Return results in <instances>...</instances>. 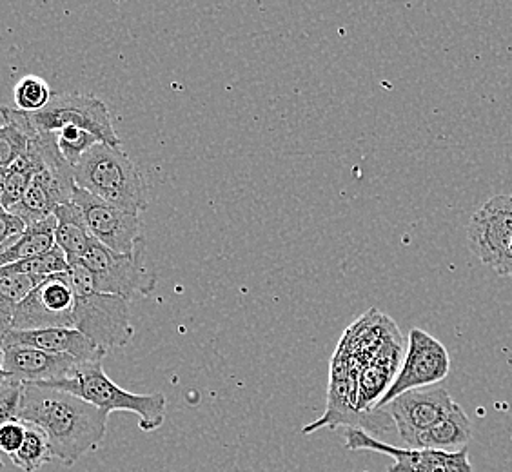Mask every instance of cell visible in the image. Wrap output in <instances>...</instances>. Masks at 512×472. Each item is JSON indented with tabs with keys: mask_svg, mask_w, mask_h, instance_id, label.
I'll return each mask as SVG.
<instances>
[{
	"mask_svg": "<svg viewBox=\"0 0 512 472\" xmlns=\"http://www.w3.org/2000/svg\"><path fill=\"white\" fill-rule=\"evenodd\" d=\"M10 458L11 462L15 463L20 471H39L46 463L53 460L48 436L37 425L26 423L24 443H22V447H20L17 453L11 454Z\"/></svg>",
	"mask_w": 512,
	"mask_h": 472,
	"instance_id": "obj_19",
	"label": "cell"
},
{
	"mask_svg": "<svg viewBox=\"0 0 512 472\" xmlns=\"http://www.w3.org/2000/svg\"><path fill=\"white\" fill-rule=\"evenodd\" d=\"M473 438V423L462 407L454 404L449 414L429 431L418 434L409 449H434L445 453H456L467 447Z\"/></svg>",
	"mask_w": 512,
	"mask_h": 472,
	"instance_id": "obj_15",
	"label": "cell"
},
{
	"mask_svg": "<svg viewBox=\"0 0 512 472\" xmlns=\"http://www.w3.org/2000/svg\"><path fill=\"white\" fill-rule=\"evenodd\" d=\"M50 84L39 75H26L15 84L13 100L22 113H37L51 100Z\"/></svg>",
	"mask_w": 512,
	"mask_h": 472,
	"instance_id": "obj_21",
	"label": "cell"
},
{
	"mask_svg": "<svg viewBox=\"0 0 512 472\" xmlns=\"http://www.w3.org/2000/svg\"><path fill=\"white\" fill-rule=\"evenodd\" d=\"M22 387H24V385L19 384V382H13V380H8V382L0 384V427H2L4 423L19 418ZM2 469H4V463H2V458H0V471H2Z\"/></svg>",
	"mask_w": 512,
	"mask_h": 472,
	"instance_id": "obj_23",
	"label": "cell"
},
{
	"mask_svg": "<svg viewBox=\"0 0 512 472\" xmlns=\"http://www.w3.org/2000/svg\"><path fill=\"white\" fill-rule=\"evenodd\" d=\"M53 217L57 218L55 246L59 247L60 251L66 255L69 266H73L88 251L95 238L89 235L79 207L75 206L73 202L57 207Z\"/></svg>",
	"mask_w": 512,
	"mask_h": 472,
	"instance_id": "obj_16",
	"label": "cell"
},
{
	"mask_svg": "<svg viewBox=\"0 0 512 472\" xmlns=\"http://www.w3.org/2000/svg\"><path fill=\"white\" fill-rule=\"evenodd\" d=\"M71 202L79 207L89 235L102 246L109 247L120 255H133L144 249L142 220L137 215L111 206L80 187H75Z\"/></svg>",
	"mask_w": 512,
	"mask_h": 472,
	"instance_id": "obj_9",
	"label": "cell"
},
{
	"mask_svg": "<svg viewBox=\"0 0 512 472\" xmlns=\"http://www.w3.org/2000/svg\"><path fill=\"white\" fill-rule=\"evenodd\" d=\"M62 157L66 158L69 166L73 168L79 162L82 155L99 144L97 137H93L88 131L80 128H64L55 133Z\"/></svg>",
	"mask_w": 512,
	"mask_h": 472,
	"instance_id": "obj_22",
	"label": "cell"
},
{
	"mask_svg": "<svg viewBox=\"0 0 512 472\" xmlns=\"http://www.w3.org/2000/svg\"><path fill=\"white\" fill-rule=\"evenodd\" d=\"M454 404L445 387L431 385L396 396L385 405V413L391 416L405 447H409L418 434L429 431L445 418Z\"/></svg>",
	"mask_w": 512,
	"mask_h": 472,
	"instance_id": "obj_12",
	"label": "cell"
},
{
	"mask_svg": "<svg viewBox=\"0 0 512 472\" xmlns=\"http://www.w3.org/2000/svg\"><path fill=\"white\" fill-rule=\"evenodd\" d=\"M35 131L30 128L26 115L19 109H11L10 120L0 128V168L8 169L15 164L30 146Z\"/></svg>",
	"mask_w": 512,
	"mask_h": 472,
	"instance_id": "obj_18",
	"label": "cell"
},
{
	"mask_svg": "<svg viewBox=\"0 0 512 472\" xmlns=\"http://www.w3.org/2000/svg\"><path fill=\"white\" fill-rule=\"evenodd\" d=\"M4 345H26L33 349H40L44 353L64 354L79 360L82 364L86 362H102L106 351L93 344L86 336L77 329H31V331H19V329H8L0 338V347Z\"/></svg>",
	"mask_w": 512,
	"mask_h": 472,
	"instance_id": "obj_14",
	"label": "cell"
},
{
	"mask_svg": "<svg viewBox=\"0 0 512 472\" xmlns=\"http://www.w3.org/2000/svg\"><path fill=\"white\" fill-rule=\"evenodd\" d=\"M511 278H512V276H511Z\"/></svg>",
	"mask_w": 512,
	"mask_h": 472,
	"instance_id": "obj_29",
	"label": "cell"
},
{
	"mask_svg": "<svg viewBox=\"0 0 512 472\" xmlns=\"http://www.w3.org/2000/svg\"><path fill=\"white\" fill-rule=\"evenodd\" d=\"M73 309L75 293L69 284L68 271L51 275L15 307L11 329H73Z\"/></svg>",
	"mask_w": 512,
	"mask_h": 472,
	"instance_id": "obj_10",
	"label": "cell"
},
{
	"mask_svg": "<svg viewBox=\"0 0 512 472\" xmlns=\"http://www.w3.org/2000/svg\"><path fill=\"white\" fill-rule=\"evenodd\" d=\"M469 249L500 276H512V195L489 198L467 227Z\"/></svg>",
	"mask_w": 512,
	"mask_h": 472,
	"instance_id": "obj_7",
	"label": "cell"
},
{
	"mask_svg": "<svg viewBox=\"0 0 512 472\" xmlns=\"http://www.w3.org/2000/svg\"><path fill=\"white\" fill-rule=\"evenodd\" d=\"M345 447L349 451H373V453L391 456L393 465L387 469V472H476L469 460L467 447L456 453L396 447L355 427H347Z\"/></svg>",
	"mask_w": 512,
	"mask_h": 472,
	"instance_id": "obj_11",
	"label": "cell"
},
{
	"mask_svg": "<svg viewBox=\"0 0 512 472\" xmlns=\"http://www.w3.org/2000/svg\"><path fill=\"white\" fill-rule=\"evenodd\" d=\"M39 385L73 394L109 414L115 411L135 413L140 418L138 427L144 433H155L166 422V409H168L166 394L129 393L109 378L102 367V362L80 364L77 371L69 378Z\"/></svg>",
	"mask_w": 512,
	"mask_h": 472,
	"instance_id": "obj_4",
	"label": "cell"
},
{
	"mask_svg": "<svg viewBox=\"0 0 512 472\" xmlns=\"http://www.w3.org/2000/svg\"><path fill=\"white\" fill-rule=\"evenodd\" d=\"M68 278L75 293L73 329L106 353L109 349H122L131 344L135 327L131 324L128 300L99 293L93 284V276L80 264L69 266Z\"/></svg>",
	"mask_w": 512,
	"mask_h": 472,
	"instance_id": "obj_3",
	"label": "cell"
},
{
	"mask_svg": "<svg viewBox=\"0 0 512 472\" xmlns=\"http://www.w3.org/2000/svg\"><path fill=\"white\" fill-rule=\"evenodd\" d=\"M75 186L111 206L140 217L148 207V184L122 148L95 144L73 166Z\"/></svg>",
	"mask_w": 512,
	"mask_h": 472,
	"instance_id": "obj_2",
	"label": "cell"
},
{
	"mask_svg": "<svg viewBox=\"0 0 512 472\" xmlns=\"http://www.w3.org/2000/svg\"><path fill=\"white\" fill-rule=\"evenodd\" d=\"M10 108H6V106H0V128H4L6 124H8V120H10Z\"/></svg>",
	"mask_w": 512,
	"mask_h": 472,
	"instance_id": "obj_26",
	"label": "cell"
},
{
	"mask_svg": "<svg viewBox=\"0 0 512 472\" xmlns=\"http://www.w3.org/2000/svg\"><path fill=\"white\" fill-rule=\"evenodd\" d=\"M82 364L79 360L64 356V354H50L26 347V345H4L2 347V367L4 373L13 382L22 385L48 384L69 378Z\"/></svg>",
	"mask_w": 512,
	"mask_h": 472,
	"instance_id": "obj_13",
	"label": "cell"
},
{
	"mask_svg": "<svg viewBox=\"0 0 512 472\" xmlns=\"http://www.w3.org/2000/svg\"><path fill=\"white\" fill-rule=\"evenodd\" d=\"M8 380L10 378H8V374L4 373V367H2V347H0V384H4Z\"/></svg>",
	"mask_w": 512,
	"mask_h": 472,
	"instance_id": "obj_27",
	"label": "cell"
},
{
	"mask_svg": "<svg viewBox=\"0 0 512 472\" xmlns=\"http://www.w3.org/2000/svg\"><path fill=\"white\" fill-rule=\"evenodd\" d=\"M4 180H6V169L0 168V202H2V193H4Z\"/></svg>",
	"mask_w": 512,
	"mask_h": 472,
	"instance_id": "obj_28",
	"label": "cell"
},
{
	"mask_svg": "<svg viewBox=\"0 0 512 472\" xmlns=\"http://www.w3.org/2000/svg\"><path fill=\"white\" fill-rule=\"evenodd\" d=\"M55 227H57L55 217L26 226V231L20 235L19 240L8 247L4 253H0V267L17 264L33 256L48 253L55 247Z\"/></svg>",
	"mask_w": 512,
	"mask_h": 472,
	"instance_id": "obj_17",
	"label": "cell"
},
{
	"mask_svg": "<svg viewBox=\"0 0 512 472\" xmlns=\"http://www.w3.org/2000/svg\"><path fill=\"white\" fill-rule=\"evenodd\" d=\"M26 231V224L8 209L0 207V253L13 246Z\"/></svg>",
	"mask_w": 512,
	"mask_h": 472,
	"instance_id": "obj_24",
	"label": "cell"
},
{
	"mask_svg": "<svg viewBox=\"0 0 512 472\" xmlns=\"http://www.w3.org/2000/svg\"><path fill=\"white\" fill-rule=\"evenodd\" d=\"M108 418L109 413L73 394L39 384L22 387L19 420L40 427L50 440L53 458L68 467L99 449Z\"/></svg>",
	"mask_w": 512,
	"mask_h": 472,
	"instance_id": "obj_1",
	"label": "cell"
},
{
	"mask_svg": "<svg viewBox=\"0 0 512 472\" xmlns=\"http://www.w3.org/2000/svg\"><path fill=\"white\" fill-rule=\"evenodd\" d=\"M24 436H26V423L19 418L4 423L0 427V453L8 456L17 453L24 443Z\"/></svg>",
	"mask_w": 512,
	"mask_h": 472,
	"instance_id": "obj_25",
	"label": "cell"
},
{
	"mask_svg": "<svg viewBox=\"0 0 512 472\" xmlns=\"http://www.w3.org/2000/svg\"><path fill=\"white\" fill-rule=\"evenodd\" d=\"M77 264L88 269L99 293L120 296L131 302L153 295L157 289L158 276L149 269L146 249L133 255H120L93 240Z\"/></svg>",
	"mask_w": 512,
	"mask_h": 472,
	"instance_id": "obj_5",
	"label": "cell"
},
{
	"mask_svg": "<svg viewBox=\"0 0 512 472\" xmlns=\"http://www.w3.org/2000/svg\"><path fill=\"white\" fill-rule=\"evenodd\" d=\"M35 133H57L80 128L97 137L100 144L122 148L106 102L84 93H53L48 106L37 113H24Z\"/></svg>",
	"mask_w": 512,
	"mask_h": 472,
	"instance_id": "obj_6",
	"label": "cell"
},
{
	"mask_svg": "<svg viewBox=\"0 0 512 472\" xmlns=\"http://www.w3.org/2000/svg\"><path fill=\"white\" fill-rule=\"evenodd\" d=\"M451 371V358L445 345L424 329H413L409 333V344L404 362L398 367L389 389L385 391L375 411H382L396 396L440 384Z\"/></svg>",
	"mask_w": 512,
	"mask_h": 472,
	"instance_id": "obj_8",
	"label": "cell"
},
{
	"mask_svg": "<svg viewBox=\"0 0 512 472\" xmlns=\"http://www.w3.org/2000/svg\"><path fill=\"white\" fill-rule=\"evenodd\" d=\"M69 269L68 258L55 246L48 253L33 256L17 264L0 267V276H35V278H48L51 275L66 273Z\"/></svg>",
	"mask_w": 512,
	"mask_h": 472,
	"instance_id": "obj_20",
	"label": "cell"
}]
</instances>
